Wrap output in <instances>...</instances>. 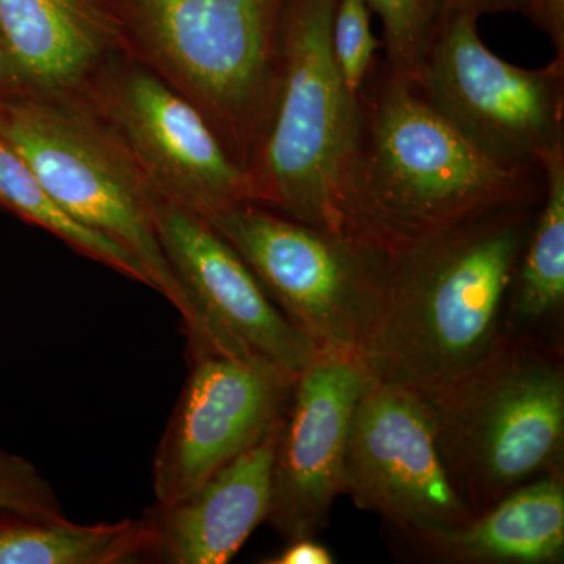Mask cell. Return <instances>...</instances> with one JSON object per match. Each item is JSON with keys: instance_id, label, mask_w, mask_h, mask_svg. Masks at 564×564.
<instances>
[{"instance_id": "1", "label": "cell", "mask_w": 564, "mask_h": 564, "mask_svg": "<svg viewBox=\"0 0 564 564\" xmlns=\"http://www.w3.org/2000/svg\"><path fill=\"white\" fill-rule=\"evenodd\" d=\"M543 195L544 182L384 258L358 348L375 380L429 397L484 361L503 336L505 304Z\"/></svg>"}, {"instance_id": "2", "label": "cell", "mask_w": 564, "mask_h": 564, "mask_svg": "<svg viewBox=\"0 0 564 564\" xmlns=\"http://www.w3.org/2000/svg\"><path fill=\"white\" fill-rule=\"evenodd\" d=\"M359 102L361 129L337 214L340 232L381 258L543 185V166L494 161L384 61Z\"/></svg>"}, {"instance_id": "3", "label": "cell", "mask_w": 564, "mask_h": 564, "mask_svg": "<svg viewBox=\"0 0 564 564\" xmlns=\"http://www.w3.org/2000/svg\"><path fill=\"white\" fill-rule=\"evenodd\" d=\"M122 54L198 109L250 173L272 122L284 0H96Z\"/></svg>"}, {"instance_id": "4", "label": "cell", "mask_w": 564, "mask_h": 564, "mask_svg": "<svg viewBox=\"0 0 564 564\" xmlns=\"http://www.w3.org/2000/svg\"><path fill=\"white\" fill-rule=\"evenodd\" d=\"M423 399L448 478L475 516L563 470V361L530 337L505 332L484 361Z\"/></svg>"}, {"instance_id": "5", "label": "cell", "mask_w": 564, "mask_h": 564, "mask_svg": "<svg viewBox=\"0 0 564 564\" xmlns=\"http://www.w3.org/2000/svg\"><path fill=\"white\" fill-rule=\"evenodd\" d=\"M337 0H284L272 122L248 173L254 204L340 232V195L361 129L332 50ZM344 236V234H343Z\"/></svg>"}, {"instance_id": "6", "label": "cell", "mask_w": 564, "mask_h": 564, "mask_svg": "<svg viewBox=\"0 0 564 564\" xmlns=\"http://www.w3.org/2000/svg\"><path fill=\"white\" fill-rule=\"evenodd\" d=\"M0 135L65 214L131 252L195 343V314L155 229L158 196L109 126L79 96L11 95L0 101Z\"/></svg>"}, {"instance_id": "7", "label": "cell", "mask_w": 564, "mask_h": 564, "mask_svg": "<svg viewBox=\"0 0 564 564\" xmlns=\"http://www.w3.org/2000/svg\"><path fill=\"white\" fill-rule=\"evenodd\" d=\"M207 221L318 350L358 355L377 307L384 258L343 234L254 203L236 204Z\"/></svg>"}, {"instance_id": "8", "label": "cell", "mask_w": 564, "mask_h": 564, "mask_svg": "<svg viewBox=\"0 0 564 564\" xmlns=\"http://www.w3.org/2000/svg\"><path fill=\"white\" fill-rule=\"evenodd\" d=\"M477 24L469 13L440 18L415 88L494 161L543 166L564 150V58L521 68L489 51Z\"/></svg>"}, {"instance_id": "9", "label": "cell", "mask_w": 564, "mask_h": 564, "mask_svg": "<svg viewBox=\"0 0 564 564\" xmlns=\"http://www.w3.org/2000/svg\"><path fill=\"white\" fill-rule=\"evenodd\" d=\"M77 96L121 141L158 198L204 220L252 202L248 174L198 109L128 55H115Z\"/></svg>"}, {"instance_id": "10", "label": "cell", "mask_w": 564, "mask_h": 564, "mask_svg": "<svg viewBox=\"0 0 564 564\" xmlns=\"http://www.w3.org/2000/svg\"><path fill=\"white\" fill-rule=\"evenodd\" d=\"M344 494L402 536L473 521L437 448L421 393L375 380L352 413L343 466Z\"/></svg>"}, {"instance_id": "11", "label": "cell", "mask_w": 564, "mask_h": 564, "mask_svg": "<svg viewBox=\"0 0 564 564\" xmlns=\"http://www.w3.org/2000/svg\"><path fill=\"white\" fill-rule=\"evenodd\" d=\"M154 220L163 254L195 314L191 358L265 359L293 377L304 372L317 345L281 313L210 223L161 198L154 202Z\"/></svg>"}, {"instance_id": "12", "label": "cell", "mask_w": 564, "mask_h": 564, "mask_svg": "<svg viewBox=\"0 0 564 564\" xmlns=\"http://www.w3.org/2000/svg\"><path fill=\"white\" fill-rule=\"evenodd\" d=\"M296 377L265 359L193 356L152 459L154 503H172L262 440L282 421Z\"/></svg>"}, {"instance_id": "13", "label": "cell", "mask_w": 564, "mask_h": 564, "mask_svg": "<svg viewBox=\"0 0 564 564\" xmlns=\"http://www.w3.org/2000/svg\"><path fill=\"white\" fill-rule=\"evenodd\" d=\"M375 378L356 352L318 350L296 377L274 454L267 521L282 540L317 538L344 494L343 466L356 404Z\"/></svg>"}, {"instance_id": "14", "label": "cell", "mask_w": 564, "mask_h": 564, "mask_svg": "<svg viewBox=\"0 0 564 564\" xmlns=\"http://www.w3.org/2000/svg\"><path fill=\"white\" fill-rule=\"evenodd\" d=\"M0 33L3 98L80 95L122 52L96 0H0Z\"/></svg>"}, {"instance_id": "15", "label": "cell", "mask_w": 564, "mask_h": 564, "mask_svg": "<svg viewBox=\"0 0 564 564\" xmlns=\"http://www.w3.org/2000/svg\"><path fill=\"white\" fill-rule=\"evenodd\" d=\"M281 425L278 422L188 496L144 510L154 563L226 564L239 554L269 516Z\"/></svg>"}, {"instance_id": "16", "label": "cell", "mask_w": 564, "mask_h": 564, "mask_svg": "<svg viewBox=\"0 0 564 564\" xmlns=\"http://www.w3.org/2000/svg\"><path fill=\"white\" fill-rule=\"evenodd\" d=\"M403 538L437 563H563V470L521 486L466 524Z\"/></svg>"}, {"instance_id": "17", "label": "cell", "mask_w": 564, "mask_h": 564, "mask_svg": "<svg viewBox=\"0 0 564 564\" xmlns=\"http://www.w3.org/2000/svg\"><path fill=\"white\" fill-rule=\"evenodd\" d=\"M154 563L147 519L77 524L66 516L0 508V564Z\"/></svg>"}, {"instance_id": "18", "label": "cell", "mask_w": 564, "mask_h": 564, "mask_svg": "<svg viewBox=\"0 0 564 564\" xmlns=\"http://www.w3.org/2000/svg\"><path fill=\"white\" fill-rule=\"evenodd\" d=\"M543 169V202L508 295L518 322L541 321L564 303V150L545 158Z\"/></svg>"}, {"instance_id": "19", "label": "cell", "mask_w": 564, "mask_h": 564, "mask_svg": "<svg viewBox=\"0 0 564 564\" xmlns=\"http://www.w3.org/2000/svg\"><path fill=\"white\" fill-rule=\"evenodd\" d=\"M0 209L57 237L84 258L109 267L131 281L151 288L150 276L131 252L109 237L85 228L57 206L24 159L0 135Z\"/></svg>"}, {"instance_id": "20", "label": "cell", "mask_w": 564, "mask_h": 564, "mask_svg": "<svg viewBox=\"0 0 564 564\" xmlns=\"http://www.w3.org/2000/svg\"><path fill=\"white\" fill-rule=\"evenodd\" d=\"M383 24L384 63L397 76L419 80L440 21L434 0H367Z\"/></svg>"}, {"instance_id": "21", "label": "cell", "mask_w": 564, "mask_h": 564, "mask_svg": "<svg viewBox=\"0 0 564 564\" xmlns=\"http://www.w3.org/2000/svg\"><path fill=\"white\" fill-rule=\"evenodd\" d=\"M367 0H337L332 25V50L347 90L359 99L377 69L381 41L373 35Z\"/></svg>"}, {"instance_id": "22", "label": "cell", "mask_w": 564, "mask_h": 564, "mask_svg": "<svg viewBox=\"0 0 564 564\" xmlns=\"http://www.w3.org/2000/svg\"><path fill=\"white\" fill-rule=\"evenodd\" d=\"M0 508L39 516H66L58 494L39 467L0 445Z\"/></svg>"}, {"instance_id": "23", "label": "cell", "mask_w": 564, "mask_h": 564, "mask_svg": "<svg viewBox=\"0 0 564 564\" xmlns=\"http://www.w3.org/2000/svg\"><path fill=\"white\" fill-rule=\"evenodd\" d=\"M521 14L547 35L555 57L564 58V0H522Z\"/></svg>"}, {"instance_id": "24", "label": "cell", "mask_w": 564, "mask_h": 564, "mask_svg": "<svg viewBox=\"0 0 564 564\" xmlns=\"http://www.w3.org/2000/svg\"><path fill=\"white\" fill-rule=\"evenodd\" d=\"M265 564H333L336 558L328 549L315 538H299L289 541L288 547L280 554L263 560Z\"/></svg>"}, {"instance_id": "25", "label": "cell", "mask_w": 564, "mask_h": 564, "mask_svg": "<svg viewBox=\"0 0 564 564\" xmlns=\"http://www.w3.org/2000/svg\"><path fill=\"white\" fill-rule=\"evenodd\" d=\"M440 18L447 13H469L480 20L485 14L521 13L522 0H434Z\"/></svg>"}, {"instance_id": "26", "label": "cell", "mask_w": 564, "mask_h": 564, "mask_svg": "<svg viewBox=\"0 0 564 564\" xmlns=\"http://www.w3.org/2000/svg\"><path fill=\"white\" fill-rule=\"evenodd\" d=\"M3 98V43L2 33H0V101Z\"/></svg>"}]
</instances>
